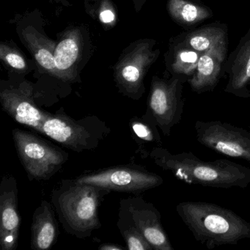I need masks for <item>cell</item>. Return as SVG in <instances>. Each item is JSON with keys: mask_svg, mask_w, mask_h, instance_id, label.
<instances>
[{"mask_svg": "<svg viewBox=\"0 0 250 250\" xmlns=\"http://www.w3.org/2000/svg\"><path fill=\"white\" fill-rule=\"evenodd\" d=\"M17 32L21 43L36 61L40 72L59 80L54 56L56 41L48 37L36 24L27 21H21L17 24Z\"/></svg>", "mask_w": 250, "mask_h": 250, "instance_id": "obj_14", "label": "cell"}, {"mask_svg": "<svg viewBox=\"0 0 250 250\" xmlns=\"http://www.w3.org/2000/svg\"><path fill=\"white\" fill-rule=\"evenodd\" d=\"M201 53L179 45L169 43L165 54L167 70L172 76H179L188 80L194 75Z\"/></svg>", "mask_w": 250, "mask_h": 250, "instance_id": "obj_20", "label": "cell"}, {"mask_svg": "<svg viewBox=\"0 0 250 250\" xmlns=\"http://www.w3.org/2000/svg\"><path fill=\"white\" fill-rule=\"evenodd\" d=\"M124 216L144 235L155 250H174L161 220V214L152 203L141 197L121 202Z\"/></svg>", "mask_w": 250, "mask_h": 250, "instance_id": "obj_12", "label": "cell"}, {"mask_svg": "<svg viewBox=\"0 0 250 250\" xmlns=\"http://www.w3.org/2000/svg\"><path fill=\"white\" fill-rule=\"evenodd\" d=\"M118 228L125 239L127 248L129 250H152V246L141 232L128 221L120 216Z\"/></svg>", "mask_w": 250, "mask_h": 250, "instance_id": "obj_24", "label": "cell"}, {"mask_svg": "<svg viewBox=\"0 0 250 250\" xmlns=\"http://www.w3.org/2000/svg\"><path fill=\"white\" fill-rule=\"evenodd\" d=\"M226 60L227 55L215 51L201 53L195 72L188 80L191 90L197 94L212 91L225 73Z\"/></svg>", "mask_w": 250, "mask_h": 250, "instance_id": "obj_17", "label": "cell"}, {"mask_svg": "<svg viewBox=\"0 0 250 250\" xmlns=\"http://www.w3.org/2000/svg\"><path fill=\"white\" fill-rule=\"evenodd\" d=\"M76 181L96 186L109 191L135 194L160 187L164 183L160 175L136 166L113 167L83 175Z\"/></svg>", "mask_w": 250, "mask_h": 250, "instance_id": "obj_10", "label": "cell"}, {"mask_svg": "<svg viewBox=\"0 0 250 250\" xmlns=\"http://www.w3.org/2000/svg\"><path fill=\"white\" fill-rule=\"evenodd\" d=\"M147 0H132L133 4H134V10L136 13H139L141 11L145 4L147 2Z\"/></svg>", "mask_w": 250, "mask_h": 250, "instance_id": "obj_26", "label": "cell"}, {"mask_svg": "<svg viewBox=\"0 0 250 250\" xmlns=\"http://www.w3.org/2000/svg\"><path fill=\"white\" fill-rule=\"evenodd\" d=\"M167 11L172 21L184 28H193L213 17V11L200 0H167Z\"/></svg>", "mask_w": 250, "mask_h": 250, "instance_id": "obj_19", "label": "cell"}, {"mask_svg": "<svg viewBox=\"0 0 250 250\" xmlns=\"http://www.w3.org/2000/svg\"><path fill=\"white\" fill-rule=\"evenodd\" d=\"M155 165L190 185L245 188L250 184V169L228 159L203 161L192 152L172 153L156 146L149 153Z\"/></svg>", "mask_w": 250, "mask_h": 250, "instance_id": "obj_1", "label": "cell"}, {"mask_svg": "<svg viewBox=\"0 0 250 250\" xmlns=\"http://www.w3.org/2000/svg\"><path fill=\"white\" fill-rule=\"evenodd\" d=\"M176 211L194 239L208 250L236 245L250 238V222L233 210L215 203L181 202L176 206Z\"/></svg>", "mask_w": 250, "mask_h": 250, "instance_id": "obj_2", "label": "cell"}, {"mask_svg": "<svg viewBox=\"0 0 250 250\" xmlns=\"http://www.w3.org/2000/svg\"><path fill=\"white\" fill-rule=\"evenodd\" d=\"M196 140L228 157L250 162V131L221 121H196Z\"/></svg>", "mask_w": 250, "mask_h": 250, "instance_id": "obj_9", "label": "cell"}, {"mask_svg": "<svg viewBox=\"0 0 250 250\" xmlns=\"http://www.w3.org/2000/svg\"><path fill=\"white\" fill-rule=\"evenodd\" d=\"M191 48L200 53L215 51L228 55V26L215 22L171 38L169 43Z\"/></svg>", "mask_w": 250, "mask_h": 250, "instance_id": "obj_16", "label": "cell"}, {"mask_svg": "<svg viewBox=\"0 0 250 250\" xmlns=\"http://www.w3.org/2000/svg\"><path fill=\"white\" fill-rule=\"evenodd\" d=\"M31 230V247L33 250H49L55 244L59 230L50 203L43 200L35 210Z\"/></svg>", "mask_w": 250, "mask_h": 250, "instance_id": "obj_18", "label": "cell"}, {"mask_svg": "<svg viewBox=\"0 0 250 250\" xmlns=\"http://www.w3.org/2000/svg\"><path fill=\"white\" fill-rule=\"evenodd\" d=\"M19 157L30 179L49 180L66 162L68 154L35 134L13 131Z\"/></svg>", "mask_w": 250, "mask_h": 250, "instance_id": "obj_6", "label": "cell"}, {"mask_svg": "<svg viewBox=\"0 0 250 250\" xmlns=\"http://www.w3.org/2000/svg\"><path fill=\"white\" fill-rule=\"evenodd\" d=\"M160 55L157 42L139 39L130 43L113 66L114 80L120 93L139 100L146 92L145 77Z\"/></svg>", "mask_w": 250, "mask_h": 250, "instance_id": "obj_4", "label": "cell"}, {"mask_svg": "<svg viewBox=\"0 0 250 250\" xmlns=\"http://www.w3.org/2000/svg\"><path fill=\"white\" fill-rule=\"evenodd\" d=\"M131 125L136 137L142 143L162 146V140L158 130L159 127L147 114H145L143 118H134L131 120Z\"/></svg>", "mask_w": 250, "mask_h": 250, "instance_id": "obj_23", "label": "cell"}, {"mask_svg": "<svg viewBox=\"0 0 250 250\" xmlns=\"http://www.w3.org/2000/svg\"><path fill=\"white\" fill-rule=\"evenodd\" d=\"M99 249L102 250H123V249L124 248L121 246L116 245V244H104L102 247H99Z\"/></svg>", "mask_w": 250, "mask_h": 250, "instance_id": "obj_25", "label": "cell"}, {"mask_svg": "<svg viewBox=\"0 0 250 250\" xmlns=\"http://www.w3.org/2000/svg\"><path fill=\"white\" fill-rule=\"evenodd\" d=\"M84 8L105 30H111L118 24V9L112 0H84Z\"/></svg>", "mask_w": 250, "mask_h": 250, "instance_id": "obj_22", "label": "cell"}, {"mask_svg": "<svg viewBox=\"0 0 250 250\" xmlns=\"http://www.w3.org/2000/svg\"><path fill=\"white\" fill-rule=\"evenodd\" d=\"M0 101L3 110L16 122L43 134V124L50 113L38 107L31 83L24 81L18 84L2 80L0 83Z\"/></svg>", "mask_w": 250, "mask_h": 250, "instance_id": "obj_11", "label": "cell"}, {"mask_svg": "<svg viewBox=\"0 0 250 250\" xmlns=\"http://www.w3.org/2000/svg\"><path fill=\"white\" fill-rule=\"evenodd\" d=\"M54 56L59 80L80 82V73L92 55L93 45L87 26L70 25L58 34Z\"/></svg>", "mask_w": 250, "mask_h": 250, "instance_id": "obj_8", "label": "cell"}, {"mask_svg": "<svg viewBox=\"0 0 250 250\" xmlns=\"http://www.w3.org/2000/svg\"><path fill=\"white\" fill-rule=\"evenodd\" d=\"M225 73L228 81L225 92L242 99L250 98V28L227 58Z\"/></svg>", "mask_w": 250, "mask_h": 250, "instance_id": "obj_15", "label": "cell"}, {"mask_svg": "<svg viewBox=\"0 0 250 250\" xmlns=\"http://www.w3.org/2000/svg\"><path fill=\"white\" fill-rule=\"evenodd\" d=\"M186 79L172 76L162 79L157 76L152 78L146 114L166 137L172 128L181 122L184 113L185 99L183 97Z\"/></svg>", "mask_w": 250, "mask_h": 250, "instance_id": "obj_7", "label": "cell"}, {"mask_svg": "<svg viewBox=\"0 0 250 250\" xmlns=\"http://www.w3.org/2000/svg\"><path fill=\"white\" fill-rule=\"evenodd\" d=\"M43 131L64 147L80 153L97 147L106 139L110 128L94 115L76 121L61 109L50 114L43 124Z\"/></svg>", "mask_w": 250, "mask_h": 250, "instance_id": "obj_5", "label": "cell"}, {"mask_svg": "<svg viewBox=\"0 0 250 250\" xmlns=\"http://www.w3.org/2000/svg\"><path fill=\"white\" fill-rule=\"evenodd\" d=\"M0 61L10 74L25 76L37 68L36 61H30L13 42L0 43Z\"/></svg>", "mask_w": 250, "mask_h": 250, "instance_id": "obj_21", "label": "cell"}, {"mask_svg": "<svg viewBox=\"0 0 250 250\" xmlns=\"http://www.w3.org/2000/svg\"><path fill=\"white\" fill-rule=\"evenodd\" d=\"M106 191H109L76 180L63 181L54 191L52 201L68 233L84 238L101 228L98 210Z\"/></svg>", "mask_w": 250, "mask_h": 250, "instance_id": "obj_3", "label": "cell"}, {"mask_svg": "<svg viewBox=\"0 0 250 250\" xmlns=\"http://www.w3.org/2000/svg\"><path fill=\"white\" fill-rule=\"evenodd\" d=\"M17 181L12 176L4 177L0 188V247L14 250L18 244L20 216L17 203Z\"/></svg>", "mask_w": 250, "mask_h": 250, "instance_id": "obj_13", "label": "cell"}]
</instances>
